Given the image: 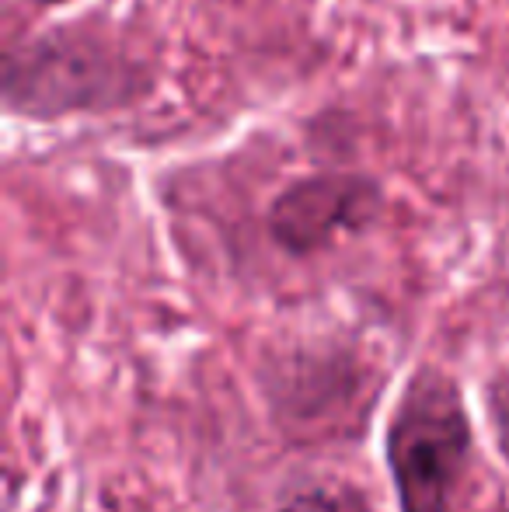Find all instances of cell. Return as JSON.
<instances>
[{"instance_id":"cell-1","label":"cell","mask_w":509,"mask_h":512,"mask_svg":"<svg viewBox=\"0 0 509 512\" xmlns=\"http://www.w3.org/2000/svg\"><path fill=\"white\" fill-rule=\"evenodd\" d=\"M150 88L154 77L147 63L84 25L49 28L7 49L0 74L4 112L28 122L129 108L147 98Z\"/></svg>"},{"instance_id":"cell-2","label":"cell","mask_w":509,"mask_h":512,"mask_svg":"<svg viewBox=\"0 0 509 512\" xmlns=\"http://www.w3.org/2000/svg\"><path fill=\"white\" fill-rule=\"evenodd\" d=\"M468 453L471 429L457 387L440 373L415 377L387 436L401 512H447Z\"/></svg>"},{"instance_id":"cell-3","label":"cell","mask_w":509,"mask_h":512,"mask_svg":"<svg viewBox=\"0 0 509 512\" xmlns=\"http://www.w3.org/2000/svg\"><path fill=\"white\" fill-rule=\"evenodd\" d=\"M384 209V189L377 178L360 171H318L290 182L265 213L272 241L286 255H314L339 241L342 234H360Z\"/></svg>"},{"instance_id":"cell-4","label":"cell","mask_w":509,"mask_h":512,"mask_svg":"<svg viewBox=\"0 0 509 512\" xmlns=\"http://www.w3.org/2000/svg\"><path fill=\"white\" fill-rule=\"evenodd\" d=\"M283 512H374L356 492L346 488H311V492H300L297 499L286 502Z\"/></svg>"},{"instance_id":"cell-5","label":"cell","mask_w":509,"mask_h":512,"mask_svg":"<svg viewBox=\"0 0 509 512\" xmlns=\"http://www.w3.org/2000/svg\"><path fill=\"white\" fill-rule=\"evenodd\" d=\"M35 7H63V4H74V0H32Z\"/></svg>"}]
</instances>
